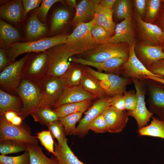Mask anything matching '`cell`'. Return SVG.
Returning a JSON list of instances; mask_svg holds the SVG:
<instances>
[{"label":"cell","instance_id":"6da1fadb","mask_svg":"<svg viewBox=\"0 0 164 164\" xmlns=\"http://www.w3.org/2000/svg\"><path fill=\"white\" fill-rule=\"evenodd\" d=\"M68 36L67 34H61L35 41L16 42L11 45L5 50L7 55L10 62L12 63L22 54L46 51L53 46L65 43Z\"/></svg>","mask_w":164,"mask_h":164},{"label":"cell","instance_id":"7a4b0ae2","mask_svg":"<svg viewBox=\"0 0 164 164\" xmlns=\"http://www.w3.org/2000/svg\"><path fill=\"white\" fill-rule=\"evenodd\" d=\"M16 92L22 102L20 116L24 120L40 105L42 98V91L38 83L22 78Z\"/></svg>","mask_w":164,"mask_h":164},{"label":"cell","instance_id":"3957f363","mask_svg":"<svg viewBox=\"0 0 164 164\" xmlns=\"http://www.w3.org/2000/svg\"><path fill=\"white\" fill-rule=\"evenodd\" d=\"M47 75L56 77H62L70 67L69 60L78 54L68 47L65 43L53 46L48 50Z\"/></svg>","mask_w":164,"mask_h":164},{"label":"cell","instance_id":"277c9868","mask_svg":"<svg viewBox=\"0 0 164 164\" xmlns=\"http://www.w3.org/2000/svg\"><path fill=\"white\" fill-rule=\"evenodd\" d=\"M95 21V17L91 21L81 24L75 27L68 36L65 44L78 54H82L95 48L98 45L93 40L91 29Z\"/></svg>","mask_w":164,"mask_h":164},{"label":"cell","instance_id":"5b68a950","mask_svg":"<svg viewBox=\"0 0 164 164\" xmlns=\"http://www.w3.org/2000/svg\"><path fill=\"white\" fill-rule=\"evenodd\" d=\"M0 116V141L12 140L27 144H38V139L32 135L28 126L23 122L19 125H13L3 115Z\"/></svg>","mask_w":164,"mask_h":164},{"label":"cell","instance_id":"8992f818","mask_svg":"<svg viewBox=\"0 0 164 164\" xmlns=\"http://www.w3.org/2000/svg\"><path fill=\"white\" fill-rule=\"evenodd\" d=\"M48 56L46 52L30 54L23 67L22 78L38 83L47 75Z\"/></svg>","mask_w":164,"mask_h":164},{"label":"cell","instance_id":"52a82bcc","mask_svg":"<svg viewBox=\"0 0 164 164\" xmlns=\"http://www.w3.org/2000/svg\"><path fill=\"white\" fill-rule=\"evenodd\" d=\"M30 54L28 53L19 60L12 63L0 72L1 89L8 93L17 94L16 90L22 78V70Z\"/></svg>","mask_w":164,"mask_h":164},{"label":"cell","instance_id":"ba28073f","mask_svg":"<svg viewBox=\"0 0 164 164\" xmlns=\"http://www.w3.org/2000/svg\"><path fill=\"white\" fill-rule=\"evenodd\" d=\"M38 84L42 94V100L39 106L51 108L54 106L66 87L65 82L61 77L48 75Z\"/></svg>","mask_w":164,"mask_h":164},{"label":"cell","instance_id":"9c48e42d","mask_svg":"<svg viewBox=\"0 0 164 164\" xmlns=\"http://www.w3.org/2000/svg\"><path fill=\"white\" fill-rule=\"evenodd\" d=\"M86 70L100 81L101 86L109 97L123 94L126 91L127 86L132 82L130 78L113 74L100 72L89 67Z\"/></svg>","mask_w":164,"mask_h":164},{"label":"cell","instance_id":"30bf717a","mask_svg":"<svg viewBox=\"0 0 164 164\" xmlns=\"http://www.w3.org/2000/svg\"><path fill=\"white\" fill-rule=\"evenodd\" d=\"M130 79L135 89L138 102L135 109L128 111L127 113L129 116L133 117L136 120L139 129L147 125L153 114L147 109L145 105V95L147 94V87L145 78Z\"/></svg>","mask_w":164,"mask_h":164},{"label":"cell","instance_id":"8fae6325","mask_svg":"<svg viewBox=\"0 0 164 164\" xmlns=\"http://www.w3.org/2000/svg\"><path fill=\"white\" fill-rule=\"evenodd\" d=\"M85 60L101 62L115 57L128 59V52L120 43H106L98 45L94 49L82 54Z\"/></svg>","mask_w":164,"mask_h":164},{"label":"cell","instance_id":"7c38bea8","mask_svg":"<svg viewBox=\"0 0 164 164\" xmlns=\"http://www.w3.org/2000/svg\"><path fill=\"white\" fill-rule=\"evenodd\" d=\"M145 78L147 87L149 111L164 121V84Z\"/></svg>","mask_w":164,"mask_h":164},{"label":"cell","instance_id":"4fadbf2b","mask_svg":"<svg viewBox=\"0 0 164 164\" xmlns=\"http://www.w3.org/2000/svg\"><path fill=\"white\" fill-rule=\"evenodd\" d=\"M109 97L98 99L93 103L85 112V115L80 121L79 124L72 135L80 138L85 137L88 133V126L97 116L102 113L104 110L110 106Z\"/></svg>","mask_w":164,"mask_h":164},{"label":"cell","instance_id":"5bb4252c","mask_svg":"<svg viewBox=\"0 0 164 164\" xmlns=\"http://www.w3.org/2000/svg\"><path fill=\"white\" fill-rule=\"evenodd\" d=\"M135 44L130 46L128 59L122 66V77L139 79H143L144 76H153L162 78L151 72L138 58L135 51Z\"/></svg>","mask_w":164,"mask_h":164},{"label":"cell","instance_id":"9a60e30c","mask_svg":"<svg viewBox=\"0 0 164 164\" xmlns=\"http://www.w3.org/2000/svg\"><path fill=\"white\" fill-rule=\"evenodd\" d=\"M70 61L80 64L84 66L93 67L97 70L99 72L122 75V67L127 59L115 57L108 59L101 62H94L88 61L81 58L72 57Z\"/></svg>","mask_w":164,"mask_h":164},{"label":"cell","instance_id":"2e32d148","mask_svg":"<svg viewBox=\"0 0 164 164\" xmlns=\"http://www.w3.org/2000/svg\"><path fill=\"white\" fill-rule=\"evenodd\" d=\"M102 114L107 124L108 132L111 133L121 132L128 120L127 111L119 110L111 106L106 108Z\"/></svg>","mask_w":164,"mask_h":164},{"label":"cell","instance_id":"e0dca14e","mask_svg":"<svg viewBox=\"0 0 164 164\" xmlns=\"http://www.w3.org/2000/svg\"><path fill=\"white\" fill-rule=\"evenodd\" d=\"M101 0H83L77 5L75 15L72 20V25L76 27L79 25L89 22L95 17L97 5Z\"/></svg>","mask_w":164,"mask_h":164},{"label":"cell","instance_id":"ac0fdd59","mask_svg":"<svg viewBox=\"0 0 164 164\" xmlns=\"http://www.w3.org/2000/svg\"><path fill=\"white\" fill-rule=\"evenodd\" d=\"M121 43H127L130 46L135 44L131 17L117 24L115 28L114 34L104 44Z\"/></svg>","mask_w":164,"mask_h":164},{"label":"cell","instance_id":"d6986e66","mask_svg":"<svg viewBox=\"0 0 164 164\" xmlns=\"http://www.w3.org/2000/svg\"><path fill=\"white\" fill-rule=\"evenodd\" d=\"M97 98L86 91L80 85L66 87L54 107L55 108L68 103L93 100Z\"/></svg>","mask_w":164,"mask_h":164},{"label":"cell","instance_id":"ffe728a7","mask_svg":"<svg viewBox=\"0 0 164 164\" xmlns=\"http://www.w3.org/2000/svg\"><path fill=\"white\" fill-rule=\"evenodd\" d=\"M0 16L11 22H20L25 16L22 1L14 0L1 6Z\"/></svg>","mask_w":164,"mask_h":164},{"label":"cell","instance_id":"44dd1931","mask_svg":"<svg viewBox=\"0 0 164 164\" xmlns=\"http://www.w3.org/2000/svg\"><path fill=\"white\" fill-rule=\"evenodd\" d=\"M162 50L160 46L151 45H143L139 48L141 61L148 70L157 61L164 59Z\"/></svg>","mask_w":164,"mask_h":164},{"label":"cell","instance_id":"7402d4cb","mask_svg":"<svg viewBox=\"0 0 164 164\" xmlns=\"http://www.w3.org/2000/svg\"><path fill=\"white\" fill-rule=\"evenodd\" d=\"M22 103L20 97L11 94L0 89V116L6 112L12 111L20 116L22 108Z\"/></svg>","mask_w":164,"mask_h":164},{"label":"cell","instance_id":"603a6c76","mask_svg":"<svg viewBox=\"0 0 164 164\" xmlns=\"http://www.w3.org/2000/svg\"><path fill=\"white\" fill-rule=\"evenodd\" d=\"M80 85L86 91L95 96L97 98L100 99L108 97L101 86L100 81L87 71L86 69Z\"/></svg>","mask_w":164,"mask_h":164},{"label":"cell","instance_id":"cb8c5ba5","mask_svg":"<svg viewBox=\"0 0 164 164\" xmlns=\"http://www.w3.org/2000/svg\"><path fill=\"white\" fill-rule=\"evenodd\" d=\"M112 9L103 7L99 4L96 7L95 23L100 26L111 34L114 32L115 23L113 19Z\"/></svg>","mask_w":164,"mask_h":164},{"label":"cell","instance_id":"d4e9b609","mask_svg":"<svg viewBox=\"0 0 164 164\" xmlns=\"http://www.w3.org/2000/svg\"><path fill=\"white\" fill-rule=\"evenodd\" d=\"M65 138L61 147L57 143H54L56 157L59 164H86L80 161L69 146Z\"/></svg>","mask_w":164,"mask_h":164},{"label":"cell","instance_id":"484cf974","mask_svg":"<svg viewBox=\"0 0 164 164\" xmlns=\"http://www.w3.org/2000/svg\"><path fill=\"white\" fill-rule=\"evenodd\" d=\"M46 25L39 19L36 13L32 14L29 18L26 27V34L29 39H34L43 37L47 34Z\"/></svg>","mask_w":164,"mask_h":164},{"label":"cell","instance_id":"4316f807","mask_svg":"<svg viewBox=\"0 0 164 164\" xmlns=\"http://www.w3.org/2000/svg\"><path fill=\"white\" fill-rule=\"evenodd\" d=\"M92 104V100H87L63 104L54 108L53 110L59 118H62L76 112L84 113L87 110Z\"/></svg>","mask_w":164,"mask_h":164},{"label":"cell","instance_id":"83f0119b","mask_svg":"<svg viewBox=\"0 0 164 164\" xmlns=\"http://www.w3.org/2000/svg\"><path fill=\"white\" fill-rule=\"evenodd\" d=\"M0 42L8 47L21 39V35L16 28L2 19L0 20Z\"/></svg>","mask_w":164,"mask_h":164},{"label":"cell","instance_id":"f1b7e54d","mask_svg":"<svg viewBox=\"0 0 164 164\" xmlns=\"http://www.w3.org/2000/svg\"><path fill=\"white\" fill-rule=\"evenodd\" d=\"M136 20L142 33L149 41H158L164 36V32L157 26L144 21L139 15Z\"/></svg>","mask_w":164,"mask_h":164},{"label":"cell","instance_id":"f546056e","mask_svg":"<svg viewBox=\"0 0 164 164\" xmlns=\"http://www.w3.org/2000/svg\"><path fill=\"white\" fill-rule=\"evenodd\" d=\"M84 65L71 63L63 76L61 77L64 80L66 87L80 85L81 80L86 71Z\"/></svg>","mask_w":164,"mask_h":164},{"label":"cell","instance_id":"4dcf8cb0","mask_svg":"<svg viewBox=\"0 0 164 164\" xmlns=\"http://www.w3.org/2000/svg\"><path fill=\"white\" fill-rule=\"evenodd\" d=\"M27 151L29 154L30 164H59L56 157H47L42 148L38 144H28Z\"/></svg>","mask_w":164,"mask_h":164},{"label":"cell","instance_id":"1f68e13d","mask_svg":"<svg viewBox=\"0 0 164 164\" xmlns=\"http://www.w3.org/2000/svg\"><path fill=\"white\" fill-rule=\"evenodd\" d=\"M70 16L69 11L61 8L56 10L51 18L50 32L53 34L60 31L68 22Z\"/></svg>","mask_w":164,"mask_h":164},{"label":"cell","instance_id":"d6a6232c","mask_svg":"<svg viewBox=\"0 0 164 164\" xmlns=\"http://www.w3.org/2000/svg\"><path fill=\"white\" fill-rule=\"evenodd\" d=\"M30 114L35 122H38L43 125H46L48 124L59 119L51 108L47 106H39Z\"/></svg>","mask_w":164,"mask_h":164},{"label":"cell","instance_id":"836d02e7","mask_svg":"<svg viewBox=\"0 0 164 164\" xmlns=\"http://www.w3.org/2000/svg\"><path fill=\"white\" fill-rule=\"evenodd\" d=\"M149 125L139 129L138 132L141 136H148L164 139V121L155 117H152Z\"/></svg>","mask_w":164,"mask_h":164},{"label":"cell","instance_id":"e575fe53","mask_svg":"<svg viewBox=\"0 0 164 164\" xmlns=\"http://www.w3.org/2000/svg\"><path fill=\"white\" fill-rule=\"evenodd\" d=\"M27 144L17 141L6 140L0 141L1 155H5L21 152L27 151Z\"/></svg>","mask_w":164,"mask_h":164},{"label":"cell","instance_id":"d590c367","mask_svg":"<svg viewBox=\"0 0 164 164\" xmlns=\"http://www.w3.org/2000/svg\"><path fill=\"white\" fill-rule=\"evenodd\" d=\"M112 9L119 19L124 20L131 17V4L129 0H115Z\"/></svg>","mask_w":164,"mask_h":164},{"label":"cell","instance_id":"8d00e7d4","mask_svg":"<svg viewBox=\"0 0 164 164\" xmlns=\"http://www.w3.org/2000/svg\"><path fill=\"white\" fill-rule=\"evenodd\" d=\"M83 113L80 112H76L59 118L64 127L66 135H72L76 128V123L81 119Z\"/></svg>","mask_w":164,"mask_h":164},{"label":"cell","instance_id":"74e56055","mask_svg":"<svg viewBox=\"0 0 164 164\" xmlns=\"http://www.w3.org/2000/svg\"><path fill=\"white\" fill-rule=\"evenodd\" d=\"M46 126L50 132L53 138L56 139L58 145L61 147L66 138L64 128L62 123L59 119L48 124Z\"/></svg>","mask_w":164,"mask_h":164},{"label":"cell","instance_id":"f35d334b","mask_svg":"<svg viewBox=\"0 0 164 164\" xmlns=\"http://www.w3.org/2000/svg\"><path fill=\"white\" fill-rule=\"evenodd\" d=\"M91 33L93 40L98 45L104 44L111 37V34L108 32L95 23L91 28Z\"/></svg>","mask_w":164,"mask_h":164},{"label":"cell","instance_id":"ab89813d","mask_svg":"<svg viewBox=\"0 0 164 164\" xmlns=\"http://www.w3.org/2000/svg\"><path fill=\"white\" fill-rule=\"evenodd\" d=\"M36 137L45 149L56 157V154L54 147V143L50 132L47 130L38 132Z\"/></svg>","mask_w":164,"mask_h":164},{"label":"cell","instance_id":"60d3db41","mask_svg":"<svg viewBox=\"0 0 164 164\" xmlns=\"http://www.w3.org/2000/svg\"><path fill=\"white\" fill-rule=\"evenodd\" d=\"M0 163L3 164H30L28 152L15 156L0 155Z\"/></svg>","mask_w":164,"mask_h":164},{"label":"cell","instance_id":"b9f144b4","mask_svg":"<svg viewBox=\"0 0 164 164\" xmlns=\"http://www.w3.org/2000/svg\"><path fill=\"white\" fill-rule=\"evenodd\" d=\"M88 129L94 132L104 133L108 132L107 124L101 114L94 118L89 124Z\"/></svg>","mask_w":164,"mask_h":164},{"label":"cell","instance_id":"7bdbcfd3","mask_svg":"<svg viewBox=\"0 0 164 164\" xmlns=\"http://www.w3.org/2000/svg\"><path fill=\"white\" fill-rule=\"evenodd\" d=\"M123 94L125 99V110L128 111L134 110L138 102V96L134 90L130 89L126 91Z\"/></svg>","mask_w":164,"mask_h":164},{"label":"cell","instance_id":"ee69618b","mask_svg":"<svg viewBox=\"0 0 164 164\" xmlns=\"http://www.w3.org/2000/svg\"><path fill=\"white\" fill-rule=\"evenodd\" d=\"M63 1L59 0H43L40 6L37 9L36 13L44 22L46 21L48 12L55 3Z\"/></svg>","mask_w":164,"mask_h":164},{"label":"cell","instance_id":"f6af8a7d","mask_svg":"<svg viewBox=\"0 0 164 164\" xmlns=\"http://www.w3.org/2000/svg\"><path fill=\"white\" fill-rule=\"evenodd\" d=\"M109 101L110 106L121 111L125 110V99L123 94L115 95L112 97H109Z\"/></svg>","mask_w":164,"mask_h":164},{"label":"cell","instance_id":"bcb514c9","mask_svg":"<svg viewBox=\"0 0 164 164\" xmlns=\"http://www.w3.org/2000/svg\"><path fill=\"white\" fill-rule=\"evenodd\" d=\"M147 2V16L149 19H152L155 16L159 9L160 1L159 0H149Z\"/></svg>","mask_w":164,"mask_h":164},{"label":"cell","instance_id":"7dc6e473","mask_svg":"<svg viewBox=\"0 0 164 164\" xmlns=\"http://www.w3.org/2000/svg\"><path fill=\"white\" fill-rule=\"evenodd\" d=\"M148 70L154 74L164 79V59L155 62Z\"/></svg>","mask_w":164,"mask_h":164},{"label":"cell","instance_id":"c3c4849f","mask_svg":"<svg viewBox=\"0 0 164 164\" xmlns=\"http://www.w3.org/2000/svg\"><path fill=\"white\" fill-rule=\"evenodd\" d=\"M42 1V0H22L25 16L31 10L38 7Z\"/></svg>","mask_w":164,"mask_h":164},{"label":"cell","instance_id":"681fc988","mask_svg":"<svg viewBox=\"0 0 164 164\" xmlns=\"http://www.w3.org/2000/svg\"><path fill=\"white\" fill-rule=\"evenodd\" d=\"M12 63L9 60L5 50L0 49V72Z\"/></svg>","mask_w":164,"mask_h":164},{"label":"cell","instance_id":"f907efd6","mask_svg":"<svg viewBox=\"0 0 164 164\" xmlns=\"http://www.w3.org/2000/svg\"><path fill=\"white\" fill-rule=\"evenodd\" d=\"M146 1L145 0H135L134 1L137 9L140 15H142L145 12Z\"/></svg>","mask_w":164,"mask_h":164},{"label":"cell","instance_id":"816d5d0a","mask_svg":"<svg viewBox=\"0 0 164 164\" xmlns=\"http://www.w3.org/2000/svg\"><path fill=\"white\" fill-rule=\"evenodd\" d=\"M18 115H19L16 112L12 111H9L6 112L3 115L4 116L7 121L11 123L14 118Z\"/></svg>","mask_w":164,"mask_h":164},{"label":"cell","instance_id":"f5cc1de1","mask_svg":"<svg viewBox=\"0 0 164 164\" xmlns=\"http://www.w3.org/2000/svg\"><path fill=\"white\" fill-rule=\"evenodd\" d=\"M115 0H101L99 5L101 6L112 9Z\"/></svg>","mask_w":164,"mask_h":164},{"label":"cell","instance_id":"db71d44e","mask_svg":"<svg viewBox=\"0 0 164 164\" xmlns=\"http://www.w3.org/2000/svg\"><path fill=\"white\" fill-rule=\"evenodd\" d=\"M23 119L19 115H17L13 119L11 124L16 125H21Z\"/></svg>","mask_w":164,"mask_h":164},{"label":"cell","instance_id":"11a10c76","mask_svg":"<svg viewBox=\"0 0 164 164\" xmlns=\"http://www.w3.org/2000/svg\"><path fill=\"white\" fill-rule=\"evenodd\" d=\"M143 78H146L154 80L164 84V79L153 76H144Z\"/></svg>","mask_w":164,"mask_h":164},{"label":"cell","instance_id":"9f6ffc18","mask_svg":"<svg viewBox=\"0 0 164 164\" xmlns=\"http://www.w3.org/2000/svg\"><path fill=\"white\" fill-rule=\"evenodd\" d=\"M66 3L69 6L76 9L77 5L75 0H66L65 1Z\"/></svg>","mask_w":164,"mask_h":164},{"label":"cell","instance_id":"6f0895ef","mask_svg":"<svg viewBox=\"0 0 164 164\" xmlns=\"http://www.w3.org/2000/svg\"><path fill=\"white\" fill-rule=\"evenodd\" d=\"M0 164H2V163H0Z\"/></svg>","mask_w":164,"mask_h":164}]
</instances>
